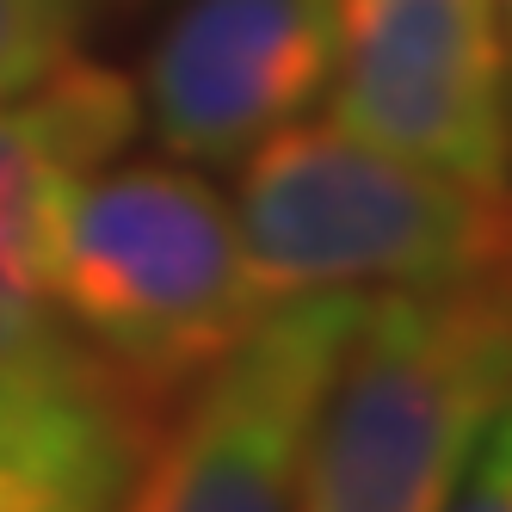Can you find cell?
<instances>
[{
  "instance_id": "10",
  "label": "cell",
  "mask_w": 512,
  "mask_h": 512,
  "mask_svg": "<svg viewBox=\"0 0 512 512\" xmlns=\"http://www.w3.org/2000/svg\"><path fill=\"white\" fill-rule=\"evenodd\" d=\"M445 512H512V401L482 432V445H475Z\"/></svg>"
},
{
  "instance_id": "7",
  "label": "cell",
  "mask_w": 512,
  "mask_h": 512,
  "mask_svg": "<svg viewBox=\"0 0 512 512\" xmlns=\"http://www.w3.org/2000/svg\"><path fill=\"white\" fill-rule=\"evenodd\" d=\"M334 56V0H179L136 99L173 161L229 167L334 87Z\"/></svg>"
},
{
  "instance_id": "2",
  "label": "cell",
  "mask_w": 512,
  "mask_h": 512,
  "mask_svg": "<svg viewBox=\"0 0 512 512\" xmlns=\"http://www.w3.org/2000/svg\"><path fill=\"white\" fill-rule=\"evenodd\" d=\"M506 401L512 278L364 297L303 445V512H445Z\"/></svg>"
},
{
  "instance_id": "1",
  "label": "cell",
  "mask_w": 512,
  "mask_h": 512,
  "mask_svg": "<svg viewBox=\"0 0 512 512\" xmlns=\"http://www.w3.org/2000/svg\"><path fill=\"white\" fill-rule=\"evenodd\" d=\"M56 315L87 358L173 414L272 303L229 198L179 161H105L62 204Z\"/></svg>"
},
{
  "instance_id": "11",
  "label": "cell",
  "mask_w": 512,
  "mask_h": 512,
  "mask_svg": "<svg viewBox=\"0 0 512 512\" xmlns=\"http://www.w3.org/2000/svg\"><path fill=\"white\" fill-rule=\"evenodd\" d=\"M0 512H112L93 494H75V488H56V482H38V475H7L0 469Z\"/></svg>"
},
{
  "instance_id": "12",
  "label": "cell",
  "mask_w": 512,
  "mask_h": 512,
  "mask_svg": "<svg viewBox=\"0 0 512 512\" xmlns=\"http://www.w3.org/2000/svg\"><path fill=\"white\" fill-rule=\"evenodd\" d=\"M500 7V31H506V56H512V0H494Z\"/></svg>"
},
{
  "instance_id": "9",
  "label": "cell",
  "mask_w": 512,
  "mask_h": 512,
  "mask_svg": "<svg viewBox=\"0 0 512 512\" xmlns=\"http://www.w3.org/2000/svg\"><path fill=\"white\" fill-rule=\"evenodd\" d=\"M99 0H0V105L75 56Z\"/></svg>"
},
{
  "instance_id": "13",
  "label": "cell",
  "mask_w": 512,
  "mask_h": 512,
  "mask_svg": "<svg viewBox=\"0 0 512 512\" xmlns=\"http://www.w3.org/2000/svg\"><path fill=\"white\" fill-rule=\"evenodd\" d=\"M118 7H136V0H118Z\"/></svg>"
},
{
  "instance_id": "8",
  "label": "cell",
  "mask_w": 512,
  "mask_h": 512,
  "mask_svg": "<svg viewBox=\"0 0 512 512\" xmlns=\"http://www.w3.org/2000/svg\"><path fill=\"white\" fill-rule=\"evenodd\" d=\"M161 420L167 414L155 401H142L112 371L68 383H0V469L118 506Z\"/></svg>"
},
{
  "instance_id": "5",
  "label": "cell",
  "mask_w": 512,
  "mask_h": 512,
  "mask_svg": "<svg viewBox=\"0 0 512 512\" xmlns=\"http://www.w3.org/2000/svg\"><path fill=\"white\" fill-rule=\"evenodd\" d=\"M334 124L377 149L512 186V56L494 0H334Z\"/></svg>"
},
{
  "instance_id": "4",
  "label": "cell",
  "mask_w": 512,
  "mask_h": 512,
  "mask_svg": "<svg viewBox=\"0 0 512 512\" xmlns=\"http://www.w3.org/2000/svg\"><path fill=\"white\" fill-rule=\"evenodd\" d=\"M358 315V290L272 303L173 401L112 512H303V445Z\"/></svg>"
},
{
  "instance_id": "3",
  "label": "cell",
  "mask_w": 512,
  "mask_h": 512,
  "mask_svg": "<svg viewBox=\"0 0 512 512\" xmlns=\"http://www.w3.org/2000/svg\"><path fill=\"white\" fill-rule=\"evenodd\" d=\"M235 229L266 303L512 278V186H463L346 124H284L241 155Z\"/></svg>"
},
{
  "instance_id": "6",
  "label": "cell",
  "mask_w": 512,
  "mask_h": 512,
  "mask_svg": "<svg viewBox=\"0 0 512 512\" xmlns=\"http://www.w3.org/2000/svg\"><path fill=\"white\" fill-rule=\"evenodd\" d=\"M136 124V87L81 50L0 105V383L105 371L56 315V223L68 192L130 149Z\"/></svg>"
}]
</instances>
